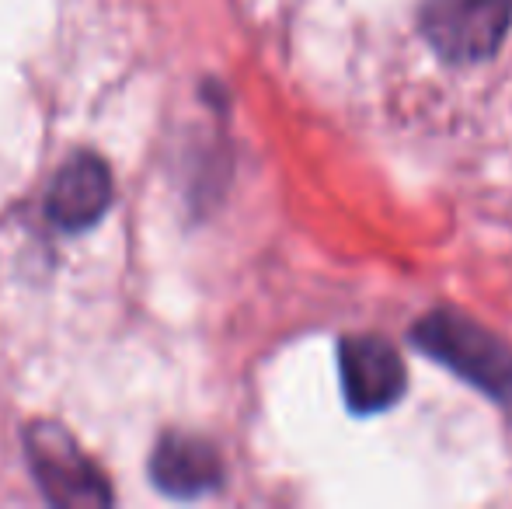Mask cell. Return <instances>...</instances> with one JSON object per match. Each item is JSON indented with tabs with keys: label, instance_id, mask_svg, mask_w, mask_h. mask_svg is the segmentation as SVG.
<instances>
[{
	"label": "cell",
	"instance_id": "6da1fadb",
	"mask_svg": "<svg viewBox=\"0 0 512 509\" xmlns=\"http://www.w3.org/2000/svg\"><path fill=\"white\" fill-rule=\"evenodd\" d=\"M415 346L432 360L453 367L495 401L512 405V353L474 321L453 318V314H429L415 325Z\"/></svg>",
	"mask_w": 512,
	"mask_h": 509
},
{
	"label": "cell",
	"instance_id": "7a4b0ae2",
	"mask_svg": "<svg viewBox=\"0 0 512 509\" xmlns=\"http://www.w3.org/2000/svg\"><path fill=\"white\" fill-rule=\"evenodd\" d=\"M28 464L49 503L70 509H98L112 503L105 475L98 464L74 443V436L53 422H35L28 429Z\"/></svg>",
	"mask_w": 512,
	"mask_h": 509
},
{
	"label": "cell",
	"instance_id": "3957f363",
	"mask_svg": "<svg viewBox=\"0 0 512 509\" xmlns=\"http://www.w3.org/2000/svg\"><path fill=\"white\" fill-rule=\"evenodd\" d=\"M512 0H425L422 32L446 63H481L499 53Z\"/></svg>",
	"mask_w": 512,
	"mask_h": 509
},
{
	"label": "cell",
	"instance_id": "277c9868",
	"mask_svg": "<svg viewBox=\"0 0 512 509\" xmlns=\"http://www.w3.org/2000/svg\"><path fill=\"white\" fill-rule=\"evenodd\" d=\"M338 367H342L345 401L359 415L384 412V408L398 405V398L405 394V363H401L398 349L384 339H373V335L345 339L338 349Z\"/></svg>",
	"mask_w": 512,
	"mask_h": 509
},
{
	"label": "cell",
	"instance_id": "5b68a950",
	"mask_svg": "<svg viewBox=\"0 0 512 509\" xmlns=\"http://www.w3.org/2000/svg\"><path fill=\"white\" fill-rule=\"evenodd\" d=\"M112 206V171L98 154H74L53 175L46 192V213L63 231H84L98 224Z\"/></svg>",
	"mask_w": 512,
	"mask_h": 509
},
{
	"label": "cell",
	"instance_id": "8992f818",
	"mask_svg": "<svg viewBox=\"0 0 512 509\" xmlns=\"http://www.w3.org/2000/svg\"><path fill=\"white\" fill-rule=\"evenodd\" d=\"M150 475H154L157 489L178 499H196L206 496L220 485L223 468L216 450L199 436L171 433L157 443L154 461H150Z\"/></svg>",
	"mask_w": 512,
	"mask_h": 509
}]
</instances>
